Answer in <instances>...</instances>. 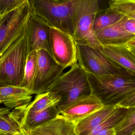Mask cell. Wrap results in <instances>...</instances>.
Returning a JSON list of instances; mask_svg holds the SVG:
<instances>
[{"mask_svg": "<svg viewBox=\"0 0 135 135\" xmlns=\"http://www.w3.org/2000/svg\"><path fill=\"white\" fill-rule=\"evenodd\" d=\"M48 92L60 97L59 111L77 100L92 95L87 73L78 63L60 76Z\"/></svg>", "mask_w": 135, "mask_h": 135, "instance_id": "obj_1", "label": "cell"}, {"mask_svg": "<svg viewBox=\"0 0 135 135\" xmlns=\"http://www.w3.org/2000/svg\"><path fill=\"white\" fill-rule=\"evenodd\" d=\"M100 6V0H74L72 6L73 37L76 44L94 47L102 46L93 29L94 18Z\"/></svg>", "mask_w": 135, "mask_h": 135, "instance_id": "obj_2", "label": "cell"}, {"mask_svg": "<svg viewBox=\"0 0 135 135\" xmlns=\"http://www.w3.org/2000/svg\"><path fill=\"white\" fill-rule=\"evenodd\" d=\"M28 54L25 34L0 57V87L21 86Z\"/></svg>", "mask_w": 135, "mask_h": 135, "instance_id": "obj_3", "label": "cell"}, {"mask_svg": "<svg viewBox=\"0 0 135 135\" xmlns=\"http://www.w3.org/2000/svg\"><path fill=\"white\" fill-rule=\"evenodd\" d=\"M87 73L92 95L104 105L113 102L135 91V78L117 73L97 77Z\"/></svg>", "mask_w": 135, "mask_h": 135, "instance_id": "obj_4", "label": "cell"}, {"mask_svg": "<svg viewBox=\"0 0 135 135\" xmlns=\"http://www.w3.org/2000/svg\"><path fill=\"white\" fill-rule=\"evenodd\" d=\"M34 13L29 0H26L0 18V57L25 35L30 17Z\"/></svg>", "mask_w": 135, "mask_h": 135, "instance_id": "obj_5", "label": "cell"}, {"mask_svg": "<svg viewBox=\"0 0 135 135\" xmlns=\"http://www.w3.org/2000/svg\"><path fill=\"white\" fill-rule=\"evenodd\" d=\"M74 1L67 0L58 3L52 0H29L36 15L51 27L66 32L73 37L74 28L72 6Z\"/></svg>", "mask_w": 135, "mask_h": 135, "instance_id": "obj_6", "label": "cell"}, {"mask_svg": "<svg viewBox=\"0 0 135 135\" xmlns=\"http://www.w3.org/2000/svg\"><path fill=\"white\" fill-rule=\"evenodd\" d=\"M37 54L36 71L31 90L32 95L48 92L66 68L57 63L46 51H37Z\"/></svg>", "mask_w": 135, "mask_h": 135, "instance_id": "obj_7", "label": "cell"}, {"mask_svg": "<svg viewBox=\"0 0 135 135\" xmlns=\"http://www.w3.org/2000/svg\"><path fill=\"white\" fill-rule=\"evenodd\" d=\"M78 63L86 72L96 77L115 74L118 72L99 47L76 44Z\"/></svg>", "mask_w": 135, "mask_h": 135, "instance_id": "obj_8", "label": "cell"}, {"mask_svg": "<svg viewBox=\"0 0 135 135\" xmlns=\"http://www.w3.org/2000/svg\"><path fill=\"white\" fill-rule=\"evenodd\" d=\"M50 45L52 57L60 65L66 68L78 63L76 44L70 34L50 26Z\"/></svg>", "mask_w": 135, "mask_h": 135, "instance_id": "obj_9", "label": "cell"}, {"mask_svg": "<svg viewBox=\"0 0 135 135\" xmlns=\"http://www.w3.org/2000/svg\"><path fill=\"white\" fill-rule=\"evenodd\" d=\"M50 26L41 17L33 13L30 17L26 28L28 52L44 50L51 55L50 45Z\"/></svg>", "mask_w": 135, "mask_h": 135, "instance_id": "obj_10", "label": "cell"}, {"mask_svg": "<svg viewBox=\"0 0 135 135\" xmlns=\"http://www.w3.org/2000/svg\"><path fill=\"white\" fill-rule=\"evenodd\" d=\"M99 48L117 70L135 76V55L125 44L102 45Z\"/></svg>", "mask_w": 135, "mask_h": 135, "instance_id": "obj_11", "label": "cell"}, {"mask_svg": "<svg viewBox=\"0 0 135 135\" xmlns=\"http://www.w3.org/2000/svg\"><path fill=\"white\" fill-rule=\"evenodd\" d=\"M104 105L93 95L77 100L59 111L63 118L74 124L88 116Z\"/></svg>", "mask_w": 135, "mask_h": 135, "instance_id": "obj_12", "label": "cell"}, {"mask_svg": "<svg viewBox=\"0 0 135 135\" xmlns=\"http://www.w3.org/2000/svg\"><path fill=\"white\" fill-rule=\"evenodd\" d=\"M32 95L30 90L21 86L0 87V100L10 109L27 107L32 99Z\"/></svg>", "mask_w": 135, "mask_h": 135, "instance_id": "obj_13", "label": "cell"}, {"mask_svg": "<svg viewBox=\"0 0 135 135\" xmlns=\"http://www.w3.org/2000/svg\"><path fill=\"white\" fill-rule=\"evenodd\" d=\"M74 124L59 115L27 132L28 135H72L74 133Z\"/></svg>", "mask_w": 135, "mask_h": 135, "instance_id": "obj_14", "label": "cell"}, {"mask_svg": "<svg viewBox=\"0 0 135 135\" xmlns=\"http://www.w3.org/2000/svg\"><path fill=\"white\" fill-rule=\"evenodd\" d=\"M117 108L115 104L104 105L101 108L75 124L74 133L78 135L86 134L107 119Z\"/></svg>", "mask_w": 135, "mask_h": 135, "instance_id": "obj_15", "label": "cell"}, {"mask_svg": "<svg viewBox=\"0 0 135 135\" xmlns=\"http://www.w3.org/2000/svg\"><path fill=\"white\" fill-rule=\"evenodd\" d=\"M123 19L116 23L95 32L101 45L125 44L135 38L124 29Z\"/></svg>", "mask_w": 135, "mask_h": 135, "instance_id": "obj_16", "label": "cell"}, {"mask_svg": "<svg viewBox=\"0 0 135 135\" xmlns=\"http://www.w3.org/2000/svg\"><path fill=\"white\" fill-rule=\"evenodd\" d=\"M25 108L11 109L7 108H0V132L9 135H14L22 129L21 119Z\"/></svg>", "mask_w": 135, "mask_h": 135, "instance_id": "obj_17", "label": "cell"}, {"mask_svg": "<svg viewBox=\"0 0 135 135\" xmlns=\"http://www.w3.org/2000/svg\"><path fill=\"white\" fill-rule=\"evenodd\" d=\"M60 115L57 106H53L42 112L32 114H24L21 119V125L27 131L35 128Z\"/></svg>", "mask_w": 135, "mask_h": 135, "instance_id": "obj_18", "label": "cell"}, {"mask_svg": "<svg viewBox=\"0 0 135 135\" xmlns=\"http://www.w3.org/2000/svg\"><path fill=\"white\" fill-rule=\"evenodd\" d=\"M60 100V97L52 92L36 94L35 100L25 109L24 114L36 113L53 106H57Z\"/></svg>", "mask_w": 135, "mask_h": 135, "instance_id": "obj_19", "label": "cell"}, {"mask_svg": "<svg viewBox=\"0 0 135 135\" xmlns=\"http://www.w3.org/2000/svg\"><path fill=\"white\" fill-rule=\"evenodd\" d=\"M124 16L109 6L99 8L96 14L93 23L95 32L113 25L121 20Z\"/></svg>", "mask_w": 135, "mask_h": 135, "instance_id": "obj_20", "label": "cell"}, {"mask_svg": "<svg viewBox=\"0 0 135 135\" xmlns=\"http://www.w3.org/2000/svg\"><path fill=\"white\" fill-rule=\"evenodd\" d=\"M37 56L36 50L32 51L28 54L25 68L23 80L21 86L27 89L31 92L36 71Z\"/></svg>", "mask_w": 135, "mask_h": 135, "instance_id": "obj_21", "label": "cell"}, {"mask_svg": "<svg viewBox=\"0 0 135 135\" xmlns=\"http://www.w3.org/2000/svg\"><path fill=\"white\" fill-rule=\"evenodd\" d=\"M116 135L135 134V108L128 109L122 119L114 127Z\"/></svg>", "mask_w": 135, "mask_h": 135, "instance_id": "obj_22", "label": "cell"}, {"mask_svg": "<svg viewBox=\"0 0 135 135\" xmlns=\"http://www.w3.org/2000/svg\"><path fill=\"white\" fill-rule=\"evenodd\" d=\"M128 109L118 108L102 123L85 135H97L103 130L114 127L124 117Z\"/></svg>", "mask_w": 135, "mask_h": 135, "instance_id": "obj_23", "label": "cell"}, {"mask_svg": "<svg viewBox=\"0 0 135 135\" xmlns=\"http://www.w3.org/2000/svg\"><path fill=\"white\" fill-rule=\"evenodd\" d=\"M109 4L124 16L135 20V0H109Z\"/></svg>", "mask_w": 135, "mask_h": 135, "instance_id": "obj_24", "label": "cell"}, {"mask_svg": "<svg viewBox=\"0 0 135 135\" xmlns=\"http://www.w3.org/2000/svg\"><path fill=\"white\" fill-rule=\"evenodd\" d=\"M26 0H0V16L14 9Z\"/></svg>", "mask_w": 135, "mask_h": 135, "instance_id": "obj_25", "label": "cell"}, {"mask_svg": "<svg viewBox=\"0 0 135 135\" xmlns=\"http://www.w3.org/2000/svg\"><path fill=\"white\" fill-rule=\"evenodd\" d=\"M115 104L118 108L127 109L135 108V91L125 96Z\"/></svg>", "mask_w": 135, "mask_h": 135, "instance_id": "obj_26", "label": "cell"}, {"mask_svg": "<svg viewBox=\"0 0 135 135\" xmlns=\"http://www.w3.org/2000/svg\"><path fill=\"white\" fill-rule=\"evenodd\" d=\"M123 26L128 33L135 36V20L124 16L123 19Z\"/></svg>", "mask_w": 135, "mask_h": 135, "instance_id": "obj_27", "label": "cell"}, {"mask_svg": "<svg viewBox=\"0 0 135 135\" xmlns=\"http://www.w3.org/2000/svg\"><path fill=\"white\" fill-rule=\"evenodd\" d=\"M97 135H116L114 127L103 130Z\"/></svg>", "mask_w": 135, "mask_h": 135, "instance_id": "obj_28", "label": "cell"}, {"mask_svg": "<svg viewBox=\"0 0 135 135\" xmlns=\"http://www.w3.org/2000/svg\"><path fill=\"white\" fill-rule=\"evenodd\" d=\"M125 45L129 47L135 48V38L128 42Z\"/></svg>", "mask_w": 135, "mask_h": 135, "instance_id": "obj_29", "label": "cell"}, {"mask_svg": "<svg viewBox=\"0 0 135 135\" xmlns=\"http://www.w3.org/2000/svg\"><path fill=\"white\" fill-rule=\"evenodd\" d=\"M14 135H28V134L25 130L22 128L21 131L20 132Z\"/></svg>", "mask_w": 135, "mask_h": 135, "instance_id": "obj_30", "label": "cell"}, {"mask_svg": "<svg viewBox=\"0 0 135 135\" xmlns=\"http://www.w3.org/2000/svg\"><path fill=\"white\" fill-rule=\"evenodd\" d=\"M127 47L130 49V50H131V51L132 52V53H133L135 55V48H134V47H129L128 46Z\"/></svg>", "mask_w": 135, "mask_h": 135, "instance_id": "obj_31", "label": "cell"}, {"mask_svg": "<svg viewBox=\"0 0 135 135\" xmlns=\"http://www.w3.org/2000/svg\"><path fill=\"white\" fill-rule=\"evenodd\" d=\"M53 1L55 2H58V3H61V2H64L66 1L67 0H52Z\"/></svg>", "mask_w": 135, "mask_h": 135, "instance_id": "obj_32", "label": "cell"}, {"mask_svg": "<svg viewBox=\"0 0 135 135\" xmlns=\"http://www.w3.org/2000/svg\"><path fill=\"white\" fill-rule=\"evenodd\" d=\"M0 135H9L7 134H4V133H2V132H0Z\"/></svg>", "mask_w": 135, "mask_h": 135, "instance_id": "obj_33", "label": "cell"}, {"mask_svg": "<svg viewBox=\"0 0 135 135\" xmlns=\"http://www.w3.org/2000/svg\"><path fill=\"white\" fill-rule=\"evenodd\" d=\"M2 104V102L1 101V100H0V104Z\"/></svg>", "mask_w": 135, "mask_h": 135, "instance_id": "obj_34", "label": "cell"}, {"mask_svg": "<svg viewBox=\"0 0 135 135\" xmlns=\"http://www.w3.org/2000/svg\"><path fill=\"white\" fill-rule=\"evenodd\" d=\"M72 135H77V134H75V133H74V134H72Z\"/></svg>", "mask_w": 135, "mask_h": 135, "instance_id": "obj_35", "label": "cell"}, {"mask_svg": "<svg viewBox=\"0 0 135 135\" xmlns=\"http://www.w3.org/2000/svg\"><path fill=\"white\" fill-rule=\"evenodd\" d=\"M1 16H0V18H1Z\"/></svg>", "mask_w": 135, "mask_h": 135, "instance_id": "obj_36", "label": "cell"}, {"mask_svg": "<svg viewBox=\"0 0 135 135\" xmlns=\"http://www.w3.org/2000/svg\"><path fill=\"white\" fill-rule=\"evenodd\" d=\"M134 135H135V134H134Z\"/></svg>", "mask_w": 135, "mask_h": 135, "instance_id": "obj_37", "label": "cell"}]
</instances>
